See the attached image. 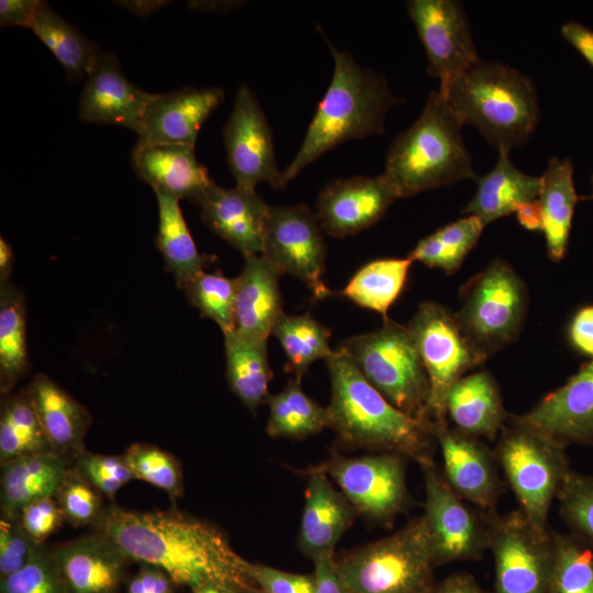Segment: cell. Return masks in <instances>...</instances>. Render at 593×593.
Returning <instances> with one entry per match:
<instances>
[{
    "instance_id": "obj_6",
    "label": "cell",
    "mask_w": 593,
    "mask_h": 593,
    "mask_svg": "<svg viewBox=\"0 0 593 593\" xmlns=\"http://www.w3.org/2000/svg\"><path fill=\"white\" fill-rule=\"evenodd\" d=\"M346 593H430V541L423 516L335 560Z\"/></svg>"
},
{
    "instance_id": "obj_41",
    "label": "cell",
    "mask_w": 593,
    "mask_h": 593,
    "mask_svg": "<svg viewBox=\"0 0 593 593\" xmlns=\"http://www.w3.org/2000/svg\"><path fill=\"white\" fill-rule=\"evenodd\" d=\"M182 290L189 303L202 316L215 322L223 335L234 332L236 278L202 270Z\"/></svg>"
},
{
    "instance_id": "obj_52",
    "label": "cell",
    "mask_w": 593,
    "mask_h": 593,
    "mask_svg": "<svg viewBox=\"0 0 593 593\" xmlns=\"http://www.w3.org/2000/svg\"><path fill=\"white\" fill-rule=\"evenodd\" d=\"M174 585L165 571L142 563L139 571L128 582L127 593H172Z\"/></svg>"
},
{
    "instance_id": "obj_14",
    "label": "cell",
    "mask_w": 593,
    "mask_h": 593,
    "mask_svg": "<svg viewBox=\"0 0 593 593\" xmlns=\"http://www.w3.org/2000/svg\"><path fill=\"white\" fill-rule=\"evenodd\" d=\"M316 214L306 204L269 208L261 255L282 275L300 279L313 298L332 294L323 281L326 246Z\"/></svg>"
},
{
    "instance_id": "obj_39",
    "label": "cell",
    "mask_w": 593,
    "mask_h": 593,
    "mask_svg": "<svg viewBox=\"0 0 593 593\" xmlns=\"http://www.w3.org/2000/svg\"><path fill=\"white\" fill-rule=\"evenodd\" d=\"M272 334L279 340L286 358V370L302 378L311 363L333 355L329 347L331 329L310 314L290 315L282 313Z\"/></svg>"
},
{
    "instance_id": "obj_40",
    "label": "cell",
    "mask_w": 593,
    "mask_h": 593,
    "mask_svg": "<svg viewBox=\"0 0 593 593\" xmlns=\"http://www.w3.org/2000/svg\"><path fill=\"white\" fill-rule=\"evenodd\" d=\"M551 535L553 564L548 593H593V546L574 533Z\"/></svg>"
},
{
    "instance_id": "obj_26",
    "label": "cell",
    "mask_w": 593,
    "mask_h": 593,
    "mask_svg": "<svg viewBox=\"0 0 593 593\" xmlns=\"http://www.w3.org/2000/svg\"><path fill=\"white\" fill-rule=\"evenodd\" d=\"M132 163L138 177L153 190H165L178 200L198 204L213 183L208 169L198 161L193 145L136 144Z\"/></svg>"
},
{
    "instance_id": "obj_15",
    "label": "cell",
    "mask_w": 593,
    "mask_h": 593,
    "mask_svg": "<svg viewBox=\"0 0 593 593\" xmlns=\"http://www.w3.org/2000/svg\"><path fill=\"white\" fill-rule=\"evenodd\" d=\"M406 8L426 52L427 72L444 92L480 60L463 5L456 0H410Z\"/></svg>"
},
{
    "instance_id": "obj_54",
    "label": "cell",
    "mask_w": 593,
    "mask_h": 593,
    "mask_svg": "<svg viewBox=\"0 0 593 593\" xmlns=\"http://www.w3.org/2000/svg\"><path fill=\"white\" fill-rule=\"evenodd\" d=\"M38 3V0H1L0 25L31 27Z\"/></svg>"
},
{
    "instance_id": "obj_11",
    "label": "cell",
    "mask_w": 593,
    "mask_h": 593,
    "mask_svg": "<svg viewBox=\"0 0 593 593\" xmlns=\"http://www.w3.org/2000/svg\"><path fill=\"white\" fill-rule=\"evenodd\" d=\"M418 465L425 486L422 516L435 566L481 559L490 548L492 513L483 515L460 497L433 459Z\"/></svg>"
},
{
    "instance_id": "obj_30",
    "label": "cell",
    "mask_w": 593,
    "mask_h": 593,
    "mask_svg": "<svg viewBox=\"0 0 593 593\" xmlns=\"http://www.w3.org/2000/svg\"><path fill=\"white\" fill-rule=\"evenodd\" d=\"M474 180L475 193L461 213L477 216L484 226L515 213L522 204L536 201L541 187L540 177L515 168L508 152H499L495 166Z\"/></svg>"
},
{
    "instance_id": "obj_38",
    "label": "cell",
    "mask_w": 593,
    "mask_h": 593,
    "mask_svg": "<svg viewBox=\"0 0 593 593\" xmlns=\"http://www.w3.org/2000/svg\"><path fill=\"white\" fill-rule=\"evenodd\" d=\"M412 262L409 257L372 260L351 277L342 295L387 318L390 306L405 286Z\"/></svg>"
},
{
    "instance_id": "obj_35",
    "label": "cell",
    "mask_w": 593,
    "mask_h": 593,
    "mask_svg": "<svg viewBox=\"0 0 593 593\" xmlns=\"http://www.w3.org/2000/svg\"><path fill=\"white\" fill-rule=\"evenodd\" d=\"M54 452L34 409L29 389L8 396L0 414V463Z\"/></svg>"
},
{
    "instance_id": "obj_47",
    "label": "cell",
    "mask_w": 593,
    "mask_h": 593,
    "mask_svg": "<svg viewBox=\"0 0 593 593\" xmlns=\"http://www.w3.org/2000/svg\"><path fill=\"white\" fill-rule=\"evenodd\" d=\"M35 545L21 526L19 518L0 519V574L10 575L31 559Z\"/></svg>"
},
{
    "instance_id": "obj_61",
    "label": "cell",
    "mask_w": 593,
    "mask_h": 593,
    "mask_svg": "<svg viewBox=\"0 0 593 593\" xmlns=\"http://www.w3.org/2000/svg\"><path fill=\"white\" fill-rule=\"evenodd\" d=\"M192 593H239L231 588L214 582H206L191 589Z\"/></svg>"
},
{
    "instance_id": "obj_63",
    "label": "cell",
    "mask_w": 593,
    "mask_h": 593,
    "mask_svg": "<svg viewBox=\"0 0 593 593\" xmlns=\"http://www.w3.org/2000/svg\"><path fill=\"white\" fill-rule=\"evenodd\" d=\"M591 182H592V193L588 195L586 199L593 200V176L591 178Z\"/></svg>"
},
{
    "instance_id": "obj_4",
    "label": "cell",
    "mask_w": 593,
    "mask_h": 593,
    "mask_svg": "<svg viewBox=\"0 0 593 593\" xmlns=\"http://www.w3.org/2000/svg\"><path fill=\"white\" fill-rule=\"evenodd\" d=\"M439 94L462 124L473 125L497 152L525 144L539 121L535 86L501 63L480 59Z\"/></svg>"
},
{
    "instance_id": "obj_37",
    "label": "cell",
    "mask_w": 593,
    "mask_h": 593,
    "mask_svg": "<svg viewBox=\"0 0 593 593\" xmlns=\"http://www.w3.org/2000/svg\"><path fill=\"white\" fill-rule=\"evenodd\" d=\"M269 417L266 427L272 438L302 439L328 427L326 407L306 395L301 379L293 378L267 400Z\"/></svg>"
},
{
    "instance_id": "obj_17",
    "label": "cell",
    "mask_w": 593,
    "mask_h": 593,
    "mask_svg": "<svg viewBox=\"0 0 593 593\" xmlns=\"http://www.w3.org/2000/svg\"><path fill=\"white\" fill-rule=\"evenodd\" d=\"M396 199L383 174L339 178L321 189L315 214L324 233L343 238L374 225Z\"/></svg>"
},
{
    "instance_id": "obj_9",
    "label": "cell",
    "mask_w": 593,
    "mask_h": 593,
    "mask_svg": "<svg viewBox=\"0 0 593 593\" xmlns=\"http://www.w3.org/2000/svg\"><path fill=\"white\" fill-rule=\"evenodd\" d=\"M337 349L391 404L429 422V381L407 326L387 317L380 328L353 336Z\"/></svg>"
},
{
    "instance_id": "obj_3",
    "label": "cell",
    "mask_w": 593,
    "mask_h": 593,
    "mask_svg": "<svg viewBox=\"0 0 593 593\" xmlns=\"http://www.w3.org/2000/svg\"><path fill=\"white\" fill-rule=\"evenodd\" d=\"M328 43L334 71L294 158L281 174V189L338 145L384 132L388 111L402 102L385 78Z\"/></svg>"
},
{
    "instance_id": "obj_27",
    "label": "cell",
    "mask_w": 593,
    "mask_h": 593,
    "mask_svg": "<svg viewBox=\"0 0 593 593\" xmlns=\"http://www.w3.org/2000/svg\"><path fill=\"white\" fill-rule=\"evenodd\" d=\"M445 412L455 428L480 439H495L510 416L497 382L486 370L459 379L446 395Z\"/></svg>"
},
{
    "instance_id": "obj_18",
    "label": "cell",
    "mask_w": 593,
    "mask_h": 593,
    "mask_svg": "<svg viewBox=\"0 0 593 593\" xmlns=\"http://www.w3.org/2000/svg\"><path fill=\"white\" fill-rule=\"evenodd\" d=\"M443 474L451 489L481 511H493L502 493L494 452L480 439L449 424L435 429Z\"/></svg>"
},
{
    "instance_id": "obj_2",
    "label": "cell",
    "mask_w": 593,
    "mask_h": 593,
    "mask_svg": "<svg viewBox=\"0 0 593 593\" xmlns=\"http://www.w3.org/2000/svg\"><path fill=\"white\" fill-rule=\"evenodd\" d=\"M331 379L328 427L354 448L432 459L435 426L391 404L339 349L325 359Z\"/></svg>"
},
{
    "instance_id": "obj_44",
    "label": "cell",
    "mask_w": 593,
    "mask_h": 593,
    "mask_svg": "<svg viewBox=\"0 0 593 593\" xmlns=\"http://www.w3.org/2000/svg\"><path fill=\"white\" fill-rule=\"evenodd\" d=\"M557 500L560 515L571 533L593 546V475L571 470Z\"/></svg>"
},
{
    "instance_id": "obj_53",
    "label": "cell",
    "mask_w": 593,
    "mask_h": 593,
    "mask_svg": "<svg viewBox=\"0 0 593 593\" xmlns=\"http://www.w3.org/2000/svg\"><path fill=\"white\" fill-rule=\"evenodd\" d=\"M313 563L314 593H346L336 570L334 552L320 556Z\"/></svg>"
},
{
    "instance_id": "obj_19",
    "label": "cell",
    "mask_w": 593,
    "mask_h": 593,
    "mask_svg": "<svg viewBox=\"0 0 593 593\" xmlns=\"http://www.w3.org/2000/svg\"><path fill=\"white\" fill-rule=\"evenodd\" d=\"M510 417L564 445H593V359L529 411Z\"/></svg>"
},
{
    "instance_id": "obj_57",
    "label": "cell",
    "mask_w": 593,
    "mask_h": 593,
    "mask_svg": "<svg viewBox=\"0 0 593 593\" xmlns=\"http://www.w3.org/2000/svg\"><path fill=\"white\" fill-rule=\"evenodd\" d=\"M518 223L529 231L542 230V214L538 200L522 204L516 211Z\"/></svg>"
},
{
    "instance_id": "obj_48",
    "label": "cell",
    "mask_w": 593,
    "mask_h": 593,
    "mask_svg": "<svg viewBox=\"0 0 593 593\" xmlns=\"http://www.w3.org/2000/svg\"><path fill=\"white\" fill-rule=\"evenodd\" d=\"M484 225L477 216L465 215L434 232L456 271L475 246Z\"/></svg>"
},
{
    "instance_id": "obj_33",
    "label": "cell",
    "mask_w": 593,
    "mask_h": 593,
    "mask_svg": "<svg viewBox=\"0 0 593 593\" xmlns=\"http://www.w3.org/2000/svg\"><path fill=\"white\" fill-rule=\"evenodd\" d=\"M53 53L69 80L88 77L102 54L100 47L40 1L30 27Z\"/></svg>"
},
{
    "instance_id": "obj_8",
    "label": "cell",
    "mask_w": 593,
    "mask_h": 593,
    "mask_svg": "<svg viewBox=\"0 0 593 593\" xmlns=\"http://www.w3.org/2000/svg\"><path fill=\"white\" fill-rule=\"evenodd\" d=\"M456 322L474 351L485 361L514 343L527 315L524 280L497 258L462 286Z\"/></svg>"
},
{
    "instance_id": "obj_34",
    "label": "cell",
    "mask_w": 593,
    "mask_h": 593,
    "mask_svg": "<svg viewBox=\"0 0 593 593\" xmlns=\"http://www.w3.org/2000/svg\"><path fill=\"white\" fill-rule=\"evenodd\" d=\"M226 379L232 392L250 411L267 402L272 372L267 342H255L234 332L224 335Z\"/></svg>"
},
{
    "instance_id": "obj_21",
    "label": "cell",
    "mask_w": 593,
    "mask_h": 593,
    "mask_svg": "<svg viewBox=\"0 0 593 593\" xmlns=\"http://www.w3.org/2000/svg\"><path fill=\"white\" fill-rule=\"evenodd\" d=\"M155 93L143 91L122 72L118 58L102 53L83 87L78 115L96 124H120L137 131Z\"/></svg>"
},
{
    "instance_id": "obj_62",
    "label": "cell",
    "mask_w": 593,
    "mask_h": 593,
    "mask_svg": "<svg viewBox=\"0 0 593 593\" xmlns=\"http://www.w3.org/2000/svg\"><path fill=\"white\" fill-rule=\"evenodd\" d=\"M239 593H267V592L261 590L258 586H255V588H249V589L243 590Z\"/></svg>"
},
{
    "instance_id": "obj_5",
    "label": "cell",
    "mask_w": 593,
    "mask_h": 593,
    "mask_svg": "<svg viewBox=\"0 0 593 593\" xmlns=\"http://www.w3.org/2000/svg\"><path fill=\"white\" fill-rule=\"evenodd\" d=\"M462 125L438 90H432L418 118L387 153L382 174L399 198L477 178Z\"/></svg>"
},
{
    "instance_id": "obj_29",
    "label": "cell",
    "mask_w": 593,
    "mask_h": 593,
    "mask_svg": "<svg viewBox=\"0 0 593 593\" xmlns=\"http://www.w3.org/2000/svg\"><path fill=\"white\" fill-rule=\"evenodd\" d=\"M74 459L55 452L19 458L1 466V516L19 518L30 503L54 497Z\"/></svg>"
},
{
    "instance_id": "obj_49",
    "label": "cell",
    "mask_w": 593,
    "mask_h": 593,
    "mask_svg": "<svg viewBox=\"0 0 593 593\" xmlns=\"http://www.w3.org/2000/svg\"><path fill=\"white\" fill-rule=\"evenodd\" d=\"M19 519L31 540L43 545L61 526L65 517L55 497H45L27 504Z\"/></svg>"
},
{
    "instance_id": "obj_43",
    "label": "cell",
    "mask_w": 593,
    "mask_h": 593,
    "mask_svg": "<svg viewBox=\"0 0 593 593\" xmlns=\"http://www.w3.org/2000/svg\"><path fill=\"white\" fill-rule=\"evenodd\" d=\"M1 593H69L53 550L38 545L27 563L1 578Z\"/></svg>"
},
{
    "instance_id": "obj_28",
    "label": "cell",
    "mask_w": 593,
    "mask_h": 593,
    "mask_svg": "<svg viewBox=\"0 0 593 593\" xmlns=\"http://www.w3.org/2000/svg\"><path fill=\"white\" fill-rule=\"evenodd\" d=\"M27 389L53 451L75 460L91 425L88 410L44 373L36 374Z\"/></svg>"
},
{
    "instance_id": "obj_46",
    "label": "cell",
    "mask_w": 593,
    "mask_h": 593,
    "mask_svg": "<svg viewBox=\"0 0 593 593\" xmlns=\"http://www.w3.org/2000/svg\"><path fill=\"white\" fill-rule=\"evenodd\" d=\"M74 468L112 502L118 491L134 479L123 455H101L83 449L75 458Z\"/></svg>"
},
{
    "instance_id": "obj_60",
    "label": "cell",
    "mask_w": 593,
    "mask_h": 593,
    "mask_svg": "<svg viewBox=\"0 0 593 593\" xmlns=\"http://www.w3.org/2000/svg\"><path fill=\"white\" fill-rule=\"evenodd\" d=\"M14 262V255L9 243L0 238V281L7 282L8 278L12 271V266Z\"/></svg>"
},
{
    "instance_id": "obj_24",
    "label": "cell",
    "mask_w": 593,
    "mask_h": 593,
    "mask_svg": "<svg viewBox=\"0 0 593 593\" xmlns=\"http://www.w3.org/2000/svg\"><path fill=\"white\" fill-rule=\"evenodd\" d=\"M357 514L347 497L331 483L328 475L313 468L305 489L298 548L312 560L334 552Z\"/></svg>"
},
{
    "instance_id": "obj_32",
    "label": "cell",
    "mask_w": 593,
    "mask_h": 593,
    "mask_svg": "<svg viewBox=\"0 0 593 593\" xmlns=\"http://www.w3.org/2000/svg\"><path fill=\"white\" fill-rule=\"evenodd\" d=\"M158 202L157 248L166 268L181 290L197 273L204 270L209 257L199 253L184 221L179 200L165 190H154Z\"/></svg>"
},
{
    "instance_id": "obj_51",
    "label": "cell",
    "mask_w": 593,
    "mask_h": 593,
    "mask_svg": "<svg viewBox=\"0 0 593 593\" xmlns=\"http://www.w3.org/2000/svg\"><path fill=\"white\" fill-rule=\"evenodd\" d=\"M567 338L578 354L593 359V304L574 312L567 327Z\"/></svg>"
},
{
    "instance_id": "obj_7",
    "label": "cell",
    "mask_w": 593,
    "mask_h": 593,
    "mask_svg": "<svg viewBox=\"0 0 593 593\" xmlns=\"http://www.w3.org/2000/svg\"><path fill=\"white\" fill-rule=\"evenodd\" d=\"M567 445L508 416L493 450L519 511L548 532L550 507L570 473Z\"/></svg>"
},
{
    "instance_id": "obj_16",
    "label": "cell",
    "mask_w": 593,
    "mask_h": 593,
    "mask_svg": "<svg viewBox=\"0 0 593 593\" xmlns=\"http://www.w3.org/2000/svg\"><path fill=\"white\" fill-rule=\"evenodd\" d=\"M227 163L237 188L256 191L260 182L281 189L273 138L266 114L254 92L240 85L223 128Z\"/></svg>"
},
{
    "instance_id": "obj_23",
    "label": "cell",
    "mask_w": 593,
    "mask_h": 593,
    "mask_svg": "<svg viewBox=\"0 0 593 593\" xmlns=\"http://www.w3.org/2000/svg\"><path fill=\"white\" fill-rule=\"evenodd\" d=\"M53 553L69 593H114L131 561L97 530L64 542Z\"/></svg>"
},
{
    "instance_id": "obj_20",
    "label": "cell",
    "mask_w": 593,
    "mask_h": 593,
    "mask_svg": "<svg viewBox=\"0 0 593 593\" xmlns=\"http://www.w3.org/2000/svg\"><path fill=\"white\" fill-rule=\"evenodd\" d=\"M224 91L217 87H186L155 93L136 131L137 144H195L202 124L219 108Z\"/></svg>"
},
{
    "instance_id": "obj_55",
    "label": "cell",
    "mask_w": 593,
    "mask_h": 593,
    "mask_svg": "<svg viewBox=\"0 0 593 593\" xmlns=\"http://www.w3.org/2000/svg\"><path fill=\"white\" fill-rule=\"evenodd\" d=\"M561 34L593 66V31L578 22L570 21L562 25Z\"/></svg>"
},
{
    "instance_id": "obj_56",
    "label": "cell",
    "mask_w": 593,
    "mask_h": 593,
    "mask_svg": "<svg viewBox=\"0 0 593 593\" xmlns=\"http://www.w3.org/2000/svg\"><path fill=\"white\" fill-rule=\"evenodd\" d=\"M430 593H488L469 573H454L435 583Z\"/></svg>"
},
{
    "instance_id": "obj_1",
    "label": "cell",
    "mask_w": 593,
    "mask_h": 593,
    "mask_svg": "<svg viewBox=\"0 0 593 593\" xmlns=\"http://www.w3.org/2000/svg\"><path fill=\"white\" fill-rule=\"evenodd\" d=\"M131 560L165 571L176 585L206 582L237 592L257 586L249 562L215 525L180 512H138L111 504L93 525Z\"/></svg>"
},
{
    "instance_id": "obj_31",
    "label": "cell",
    "mask_w": 593,
    "mask_h": 593,
    "mask_svg": "<svg viewBox=\"0 0 593 593\" xmlns=\"http://www.w3.org/2000/svg\"><path fill=\"white\" fill-rule=\"evenodd\" d=\"M540 179L541 187L537 200L542 214L541 232L548 257L558 262L568 251L572 219L579 201L571 160L551 158Z\"/></svg>"
},
{
    "instance_id": "obj_12",
    "label": "cell",
    "mask_w": 593,
    "mask_h": 593,
    "mask_svg": "<svg viewBox=\"0 0 593 593\" xmlns=\"http://www.w3.org/2000/svg\"><path fill=\"white\" fill-rule=\"evenodd\" d=\"M495 593H548L552 564L551 530L540 532L519 511L491 514L490 548Z\"/></svg>"
},
{
    "instance_id": "obj_25",
    "label": "cell",
    "mask_w": 593,
    "mask_h": 593,
    "mask_svg": "<svg viewBox=\"0 0 593 593\" xmlns=\"http://www.w3.org/2000/svg\"><path fill=\"white\" fill-rule=\"evenodd\" d=\"M236 277L234 333L246 339L268 342L282 311L281 273L261 254L244 257Z\"/></svg>"
},
{
    "instance_id": "obj_10",
    "label": "cell",
    "mask_w": 593,
    "mask_h": 593,
    "mask_svg": "<svg viewBox=\"0 0 593 593\" xmlns=\"http://www.w3.org/2000/svg\"><path fill=\"white\" fill-rule=\"evenodd\" d=\"M406 326L428 377L427 417L436 429L448 424L445 399L449 389L485 361L463 336L454 312L440 303H421Z\"/></svg>"
},
{
    "instance_id": "obj_59",
    "label": "cell",
    "mask_w": 593,
    "mask_h": 593,
    "mask_svg": "<svg viewBox=\"0 0 593 593\" xmlns=\"http://www.w3.org/2000/svg\"><path fill=\"white\" fill-rule=\"evenodd\" d=\"M242 1H190L188 7L202 12H227L240 5Z\"/></svg>"
},
{
    "instance_id": "obj_42",
    "label": "cell",
    "mask_w": 593,
    "mask_h": 593,
    "mask_svg": "<svg viewBox=\"0 0 593 593\" xmlns=\"http://www.w3.org/2000/svg\"><path fill=\"white\" fill-rule=\"evenodd\" d=\"M123 457L134 479L159 488L174 502L182 496V469L174 455L153 444L135 443L126 448Z\"/></svg>"
},
{
    "instance_id": "obj_50",
    "label": "cell",
    "mask_w": 593,
    "mask_h": 593,
    "mask_svg": "<svg viewBox=\"0 0 593 593\" xmlns=\"http://www.w3.org/2000/svg\"><path fill=\"white\" fill-rule=\"evenodd\" d=\"M249 574L255 584L267 593H314L313 572L300 574L261 563L249 562Z\"/></svg>"
},
{
    "instance_id": "obj_58",
    "label": "cell",
    "mask_w": 593,
    "mask_h": 593,
    "mask_svg": "<svg viewBox=\"0 0 593 593\" xmlns=\"http://www.w3.org/2000/svg\"><path fill=\"white\" fill-rule=\"evenodd\" d=\"M120 7L125 8L130 12L141 18H145L161 9L169 3L161 0H133V1H118Z\"/></svg>"
},
{
    "instance_id": "obj_13",
    "label": "cell",
    "mask_w": 593,
    "mask_h": 593,
    "mask_svg": "<svg viewBox=\"0 0 593 593\" xmlns=\"http://www.w3.org/2000/svg\"><path fill=\"white\" fill-rule=\"evenodd\" d=\"M404 458L394 452L354 458L333 455L315 469L336 482L358 514L387 523L409 502Z\"/></svg>"
},
{
    "instance_id": "obj_22",
    "label": "cell",
    "mask_w": 593,
    "mask_h": 593,
    "mask_svg": "<svg viewBox=\"0 0 593 593\" xmlns=\"http://www.w3.org/2000/svg\"><path fill=\"white\" fill-rule=\"evenodd\" d=\"M198 205L205 225L244 257L261 254L270 206L256 191L213 182Z\"/></svg>"
},
{
    "instance_id": "obj_45",
    "label": "cell",
    "mask_w": 593,
    "mask_h": 593,
    "mask_svg": "<svg viewBox=\"0 0 593 593\" xmlns=\"http://www.w3.org/2000/svg\"><path fill=\"white\" fill-rule=\"evenodd\" d=\"M102 496L72 465L54 497L65 521L72 527H81L94 525L100 518L104 511Z\"/></svg>"
},
{
    "instance_id": "obj_36",
    "label": "cell",
    "mask_w": 593,
    "mask_h": 593,
    "mask_svg": "<svg viewBox=\"0 0 593 593\" xmlns=\"http://www.w3.org/2000/svg\"><path fill=\"white\" fill-rule=\"evenodd\" d=\"M29 369L26 307L21 290L0 287V391L7 394Z\"/></svg>"
}]
</instances>
